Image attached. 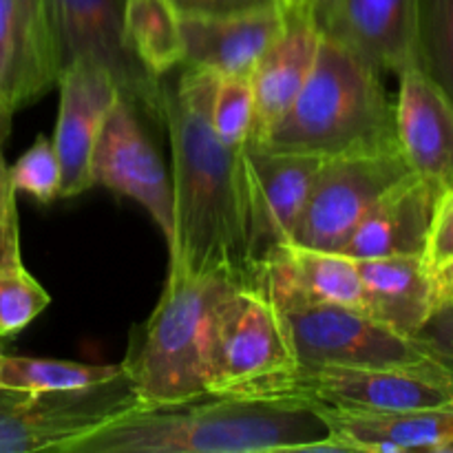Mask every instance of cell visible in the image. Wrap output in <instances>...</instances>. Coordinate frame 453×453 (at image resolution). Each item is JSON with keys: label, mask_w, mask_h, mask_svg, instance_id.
I'll list each match as a JSON object with an SVG mask.
<instances>
[{"label": "cell", "mask_w": 453, "mask_h": 453, "mask_svg": "<svg viewBox=\"0 0 453 453\" xmlns=\"http://www.w3.org/2000/svg\"><path fill=\"white\" fill-rule=\"evenodd\" d=\"M416 65L453 102V0H416Z\"/></svg>", "instance_id": "cell-25"}, {"label": "cell", "mask_w": 453, "mask_h": 453, "mask_svg": "<svg viewBox=\"0 0 453 453\" xmlns=\"http://www.w3.org/2000/svg\"><path fill=\"white\" fill-rule=\"evenodd\" d=\"M423 259L429 270L441 268L453 259V188L438 199Z\"/></svg>", "instance_id": "cell-30"}, {"label": "cell", "mask_w": 453, "mask_h": 453, "mask_svg": "<svg viewBox=\"0 0 453 453\" xmlns=\"http://www.w3.org/2000/svg\"><path fill=\"white\" fill-rule=\"evenodd\" d=\"M434 286H436L438 303L441 301H453V259L442 264L441 268L432 270Z\"/></svg>", "instance_id": "cell-33"}, {"label": "cell", "mask_w": 453, "mask_h": 453, "mask_svg": "<svg viewBox=\"0 0 453 453\" xmlns=\"http://www.w3.org/2000/svg\"><path fill=\"white\" fill-rule=\"evenodd\" d=\"M9 128H12V115L0 106V149H3L4 137L9 135Z\"/></svg>", "instance_id": "cell-34"}, {"label": "cell", "mask_w": 453, "mask_h": 453, "mask_svg": "<svg viewBox=\"0 0 453 453\" xmlns=\"http://www.w3.org/2000/svg\"><path fill=\"white\" fill-rule=\"evenodd\" d=\"M296 367L281 310L261 292L242 288L221 323L212 394L281 398Z\"/></svg>", "instance_id": "cell-8"}, {"label": "cell", "mask_w": 453, "mask_h": 453, "mask_svg": "<svg viewBox=\"0 0 453 453\" xmlns=\"http://www.w3.org/2000/svg\"><path fill=\"white\" fill-rule=\"evenodd\" d=\"M180 16L221 18L239 16V13L264 12L283 4V0H171Z\"/></svg>", "instance_id": "cell-32"}, {"label": "cell", "mask_w": 453, "mask_h": 453, "mask_svg": "<svg viewBox=\"0 0 453 453\" xmlns=\"http://www.w3.org/2000/svg\"><path fill=\"white\" fill-rule=\"evenodd\" d=\"M416 339L432 352L434 358L453 370V301H441Z\"/></svg>", "instance_id": "cell-31"}, {"label": "cell", "mask_w": 453, "mask_h": 453, "mask_svg": "<svg viewBox=\"0 0 453 453\" xmlns=\"http://www.w3.org/2000/svg\"><path fill=\"white\" fill-rule=\"evenodd\" d=\"M281 398L367 411L453 407V370L441 361L410 367H296Z\"/></svg>", "instance_id": "cell-11"}, {"label": "cell", "mask_w": 453, "mask_h": 453, "mask_svg": "<svg viewBox=\"0 0 453 453\" xmlns=\"http://www.w3.org/2000/svg\"><path fill=\"white\" fill-rule=\"evenodd\" d=\"M336 451L323 416L299 398L203 394L135 407L62 453Z\"/></svg>", "instance_id": "cell-2"}, {"label": "cell", "mask_w": 453, "mask_h": 453, "mask_svg": "<svg viewBox=\"0 0 453 453\" xmlns=\"http://www.w3.org/2000/svg\"><path fill=\"white\" fill-rule=\"evenodd\" d=\"M283 4L239 16H180L184 66L208 69L217 75L250 78L261 56L281 34Z\"/></svg>", "instance_id": "cell-19"}, {"label": "cell", "mask_w": 453, "mask_h": 453, "mask_svg": "<svg viewBox=\"0 0 453 453\" xmlns=\"http://www.w3.org/2000/svg\"><path fill=\"white\" fill-rule=\"evenodd\" d=\"M212 128L230 149H239L250 137L255 124V96L250 78L219 75L212 96Z\"/></svg>", "instance_id": "cell-27"}, {"label": "cell", "mask_w": 453, "mask_h": 453, "mask_svg": "<svg viewBox=\"0 0 453 453\" xmlns=\"http://www.w3.org/2000/svg\"><path fill=\"white\" fill-rule=\"evenodd\" d=\"M312 18L323 38L379 71L416 65V0H314Z\"/></svg>", "instance_id": "cell-13"}, {"label": "cell", "mask_w": 453, "mask_h": 453, "mask_svg": "<svg viewBox=\"0 0 453 453\" xmlns=\"http://www.w3.org/2000/svg\"><path fill=\"white\" fill-rule=\"evenodd\" d=\"M93 186H104L140 203L159 228L166 246L173 242V181L137 109L118 97L106 113L91 155Z\"/></svg>", "instance_id": "cell-12"}, {"label": "cell", "mask_w": 453, "mask_h": 453, "mask_svg": "<svg viewBox=\"0 0 453 453\" xmlns=\"http://www.w3.org/2000/svg\"><path fill=\"white\" fill-rule=\"evenodd\" d=\"M357 261L363 310L398 334L416 339L438 303L432 270L423 257H376Z\"/></svg>", "instance_id": "cell-22"}, {"label": "cell", "mask_w": 453, "mask_h": 453, "mask_svg": "<svg viewBox=\"0 0 453 453\" xmlns=\"http://www.w3.org/2000/svg\"><path fill=\"white\" fill-rule=\"evenodd\" d=\"M283 9L286 20L281 34L261 56L259 65L250 75L255 96V124L250 137L268 131L290 109L312 73L323 38L310 9L290 4H283Z\"/></svg>", "instance_id": "cell-21"}, {"label": "cell", "mask_w": 453, "mask_h": 453, "mask_svg": "<svg viewBox=\"0 0 453 453\" xmlns=\"http://www.w3.org/2000/svg\"><path fill=\"white\" fill-rule=\"evenodd\" d=\"M283 4H290V7H299V9H310V12H312L314 0H283Z\"/></svg>", "instance_id": "cell-35"}, {"label": "cell", "mask_w": 453, "mask_h": 453, "mask_svg": "<svg viewBox=\"0 0 453 453\" xmlns=\"http://www.w3.org/2000/svg\"><path fill=\"white\" fill-rule=\"evenodd\" d=\"M58 88L60 106L51 140L60 159V197H78L93 188L91 155L119 91L106 71L84 62L62 69Z\"/></svg>", "instance_id": "cell-15"}, {"label": "cell", "mask_w": 453, "mask_h": 453, "mask_svg": "<svg viewBox=\"0 0 453 453\" xmlns=\"http://www.w3.org/2000/svg\"><path fill=\"white\" fill-rule=\"evenodd\" d=\"M142 407L127 372L102 383L49 392L0 388V453L58 451Z\"/></svg>", "instance_id": "cell-5"}, {"label": "cell", "mask_w": 453, "mask_h": 453, "mask_svg": "<svg viewBox=\"0 0 453 453\" xmlns=\"http://www.w3.org/2000/svg\"><path fill=\"white\" fill-rule=\"evenodd\" d=\"M51 303L49 292L22 264L0 268V341L20 334Z\"/></svg>", "instance_id": "cell-26"}, {"label": "cell", "mask_w": 453, "mask_h": 453, "mask_svg": "<svg viewBox=\"0 0 453 453\" xmlns=\"http://www.w3.org/2000/svg\"><path fill=\"white\" fill-rule=\"evenodd\" d=\"M219 75L186 66L166 88L164 127L173 153V242L168 270L224 274L252 286L243 233L239 149H230L212 128V96Z\"/></svg>", "instance_id": "cell-1"}, {"label": "cell", "mask_w": 453, "mask_h": 453, "mask_svg": "<svg viewBox=\"0 0 453 453\" xmlns=\"http://www.w3.org/2000/svg\"><path fill=\"white\" fill-rule=\"evenodd\" d=\"M441 190L410 173L385 190L349 237L343 255L352 259L423 257Z\"/></svg>", "instance_id": "cell-20"}, {"label": "cell", "mask_w": 453, "mask_h": 453, "mask_svg": "<svg viewBox=\"0 0 453 453\" xmlns=\"http://www.w3.org/2000/svg\"><path fill=\"white\" fill-rule=\"evenodd\" d=\"M56 38L60 71L93 65L106 71L119 97L164 127L166 87L133 51L127 35L128 0H42Z\"/></svg>", "instance_id": "cell-6"}, {"label": "cell", "mask_w": 453, "mask_h": 453, "mask_svg": "<svg viewBox=\"0 0 453 453\" xmlns=\"http://www.w3.org/2000/svg\"><path fill=\"white\" fill-rule=\"evenodd\" d=\"M127 35L142 65L162 80L184 62L180 13L171 0H128Z\"/></svg>", "instance_id": "cell-23"}, {"label": "cell", "mask_w": 453, "mask_h": 453, "mask_svg": "<svg viewBox=\"0 0 453 453\" xmlns=\"http://www.w3.org/2000/svg\"><path fill=\"white\" fill-rule=\"evenodd\" d=\"M9 177L16 193L29 195L42 206L56 202L62 190V171L53 140L47 135L35 137L18 162L9 166Z\"/></svg>", "instance_id": "cell-28"}, {"label": "cell", "mask_w": 453, "mask_h": 453, "mask_svg": "<svg viewBox=\"0 0 453 453\" xmlns=\"http://www.w3.org/2000/svg\"><path fill=\"white\" fill-rule=\"evenodd\" d=\"M281 314L299 365L410 367L438 361L418 339L398 334L365 310L303 303Z\"/></svg>", "instance_id": "cell-10"}, {"label": "cell", "mask_w": 453, "mask_h": 453, "mask_svg": "<svg viewBox=\"0 0 453 453\" xmlns=\"http://www.w3.org/2000/svg\"><path fill=\"white\" fill-rule=\"evenodd\" d=\"M237 157L243 233L255 279L274 252L292 243L323 159L270 150L250 137L239 146Z\"/></svg>", "instance_id": "cell-9"}, {"label": "cell", "mask_w": 453, "mask_h": 453, "mask_svg": "<svg viewBox=\"0 0 453 453\" xmlns=\"http://www.w3.org/2000/svg\"><path fill=\"white\" fill-rule=\"evenodd\" d=\"M242 290L224 274L168 270L150 317L131 330L119 363L142 405L212 394L215 349L226 312Z\"/></svg>", "instance_id": "cell-3"}, {"label": "cell", "mask_w": 453, "mask_h": 453, "mask_svg": "<svg viewBox=\"0 0 453 453\" xmlns=\"http://www.w3.org/2000/svg\"><path fill=\"white\" fill-rule=\"evenodd\" d=\"M396 140L407 166L441 193L453 188V102L411 65L398 73Z\"/></svg>", "instance_id": "cell-16"}, {"label": "cell", "mask_w": 453, "mask_h": 453, "mask_svg": "<svg viewBox=\"0 0 453 453\" xmlns=\"http://www.w3.org/2000/svg\"><path fill=\"white\" fill-rule=\"evenodd\" d=\"M22 264L20 230H18L16 188L9 177V166L0 149V268Z\"/></svg>", "instance_id": "cell-29"}, {"label": "cell", "mask_w": 453, "mask_h": 453, "mask_svg": "<svg viewBox=\"0 0 453 453\" xmlns=\"http://www.w3.org/2000/svg\"><path fill=\"white\" fill-rule=\"evenodd\" d=\"M122 370V365H91L58 358L16 357L0 352V388L18 392H49L102 383Z\"/></svg>", "instance_id": "cell-24"}, {"label": "cell", "mask_w": 453, "mask_h": 453, "mask_svg": "<svg viewBox=\"0 0 453 453\" xmlns=\"http://www.w3.org/2000/svg\"><path fill=\"white\" fill-rule=\"evenodd\" d=\"M250 290L268 296L279 310L303 303H339L363 310L357 261L343 252L281 248L257 270Z\"/></svg>", "instance_id": "cell-17"}, {"label": "cell", "mask_w": 453, "mask_h": 453, "mask_svg": "<svg viewBox=\"0 0 453 453\" xmlns=\"http://www.w3.org/2000/svg\"><path fill=\"white\" fill-rule=\"evenodd\" d=\"M327 423L336 451L449 453L453 407L445 410L367 411L310 403Z\"/></svg>", "instance_id": "cell-18"}, {"label": "cell", "mask_w": 453, "mask_h": 453, "mask_svg": "<svg viewBox=\"0 0 453 453\" xmlns=\"http://www.w3.org/2000/svg\"><path fill=\"white\" fill-rule=\"evenodd\" d=\"M250 140L270 150L321 159L396 149L394 102L376 66L321 38L312 73L296 100L268 131Z\"/></svg>", "instance_id": "cell-4"}, {"label": "cell", "mask_w": 453, "mask_h": 453, "mask_svg": "<svg viewBox=\"0 0 453 453\" xmlns=\"http://www.w3.org/2000/svg\"><path fill=\"white\" fill-rule=\"evenodd\" d=\"M449 453H453V445H451V449H449Z\"/></svg>", "instance_id": "cell-36"}, {"label": "cell", "mask_w": 453, "mask_h": 453, "mask_svg": "<svg viewBox=\"0 0 453 453\" xmlns=\"http://www.w3.org/2000/svg\"><path fill=\"white\" fill-rule=\"evenodd\" d=\"M60 58L42 0H0V106L13 118L58 87Z\"/></svg>", "instance_id": "cell-14"}, {"label": "cell", "mask_w": 453, "mask_h": 453, "mask_svg": "<svg viewBox=\"0 0 453 453\" xmlns=\"http://www.w3.org/2000/svg\"><path fill=\"white\" fill-rule=\"evenodd\" d=\"M410 173L398 146L323 159L290 246L343 252L380 195Z\"/></svg>", "instance_id": "cell-7"}]
</instances>
